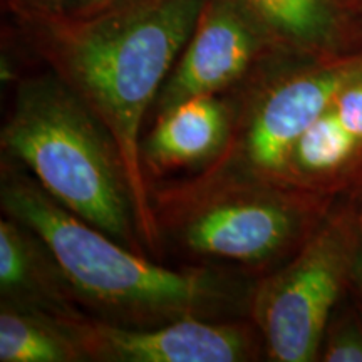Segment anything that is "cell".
Wrapping results in <instances>:
<instances>
[{"instance_id":"obj_1","label":"cell","mask_w":362,"mask_h":362,"mask_svg":"<svg viewBox=\"0 0 362 362\" xmlns=\"http://www.w3.org/2000/svg\"><path fill=\"white\" fill-rule=\"evenodd\" d=\"M205 0H129L89 17L11 12L21 37L115 139L143 243L160 226L141 160V124L192 34Z\"/></svg>"},{"instance_id":"obj_2","label":"cell","mask_w":362,"mask_h":362,"mask_svg":"<svg viewBox=\"0 0 362 362\" xmlns=\"http://www.w3.org/2000/svg\"><path fill=\"white\" fill-rule=\"evenodd\" d=\"M0 202L7 216L45 243L76 298L110 315L107 322L149 327L216 314L235 300L233 284L206 269L153 264L71 214L21 165L4 163Z\"/></svg>"},{"instance_id":"obj_3","label":"cell","mask_w":362,"mask_h":362,"mask_svg":"<svg viewBox=\"0 0 362 362\" xmlns=\"http://www.w3.org/2000/svg\"><path fill=\"white\" fill-rule=\"evenodd\" d=\"M2 146L71 214L136 252L144 247L115 139L51 69L17 86Z\"/></svg>"},{"instance_id":"obj_4","label":"cell","mask_w":362,"mask_h":362,"mask_svg":"<svg viewBox=\"0 0 362 362\" xmlns=\"http://www.w3.org/2000/svg\"><path fill=\"white\" fill-rule=\"evenodd\" d=\"M158 226L170 223L175 237L197 255L262 265L277 257L300 226V211L270 181L240 173L205 180L175 198Z\"/></svg>"},{"instance_id":"obj_5","label":"cell","mask_w":362,"mask_h":362,"mask_svg":"<svg viewBox=\"0 0 362 362\" xmlns=\"http://www.w3.org/2000/svg\"><path fill=\"white\" fill-rule=\"evenodd\" d=\"M275 54L252 72L259 84L240 141L242 173L272 181L287 173L304 131L327 110L344 86L362 71V51L330 57Z\"/></svg>"},{"instance_id":"obj_6","label":"cell","mask_w":362,"mask_h":362,"mask_svg":"<svg viewBox=\"0 0 362 362\" xmlns=\"http://www.w3.org/2000/svg\"><path fill=\"white\" fill-rule=\"evenodd\" d=\"M354 253L341 226L324 230L252 297V314L270 359L309 362L319 356L329 315L352 270Z\"/></svg>"},{"instance_id":"obj_7","label":"cell","mask_w":362,"mask_h":362,"mask_svg":"<svg viewBox=\"0 0 362 362\" xmlns=\"http://www.w3.org/2000/svg\"><path fill=\"white\" fill-rule=\"evenodd\" d=\"M282 51L237 0H205L156 98V115L192 98L215 96ZM285 54V52H284Z\"/></svg>"},{"instance_id":"obj_8","label":"cell","mask_w":362,"mask_h":362,"mask_svg":"<svg viewBox=\"0 0 362 362\" xmlns=\"http://www.w3.org/2000/svg\"><path fill=\"white\" fill-rule=\"evenodd\" d=\"M86 359L115 362H240L257 354L255 334L245 324L185 317L129 327L79 317L71 322Z\"/></svg>"},{"instance_id":"obj_9","label":"cell","mask_w":362,"mask_h":362,"mask_svg":"<svg viewBox=\"0 0 362 362\" xmlns=\"http://www.w3.org/2000/svg\"><path fill=\"white\" fill-rule=\"evenodd\" d=\"M280 51L330 57L359 52L361 13L344 0H237Z\"/></svg>"},{"instance_id":"obj_10","label":"cell","mask_w":362,"mask_h":362,"mask_svg":"<svg viewBox=\"0 0 362 362\" xmlns=\"http://www.w3.org/2000/svg\"><path fill=\"white\" fill-rule=\"evenodd\" d=\"M0 293L2 302L57 319L83 317L76 296L45 243L21 221H0Z\"/></svg>"},{"instance_id":"obj_11","label":"cell","mask_w":362,"mask_h":362,"mask_svg":"<svg viewBox=\"0 0 362 362\" xmlns=\"http://www.w3.org/2000/svg\"><path fill=\"white\" fill-rule=\"evenodd\" d=\"M230 111L215 96L192 98L168 107L141 141L143 166L151 171L200 165L228 141Z\"/></svg>"},{"instance_id":"obj_12","label":"cell","mask_w":362,"mask_h":362,"mask_svg":"<svg viewBox=\"0 0 362 362\" xmlns=\"http://www.w3.org/2000/svg\"><path fill=\"white\" fill-rule=\"evenodd\" d=\"M72 320L2 302L0 309V361L78 362L86 361Z\"/></svg>"},{"instance_id":"obj_13","label":"cell","mask_w":362,"mask_h":362,"mask_svg":"<svg viewBox=\"0 0 362 362\" xmlns=\"http://www.w3.org/2000/svg\"><path fill=\"white\" fill-rule=\"evenodd\" d=\"M359 141L339 117L334 103L297 139L288 160V171L300 175H329L342 168L356 153Z\"/></svg>"},{"instance_id":"obj_14","label":"cell","mask_w":362,"mask_h":362,"mask_svg":"<svg viewBox=\"0 0 362 362\" xmlns=\"http://www.w3.org/2000/svg\"><path fill=\"white\" fill-rule=\"evenodd\" d=\"M322 361L362 362V330L352 320L341 322L322 341Z\"/></svg>"},{"instance_id":"obj_15","label":"cell","mask_w":362,"mask_h":362,"mask_svg":"<svg viewBox=\"0 0 362 362\" xmlns=\"http://www.w3.org/2000/svg\"><path fill=\"white\" fill-rule=\"evenodd\" d=\"M339 117L362 144V71L344 86L334 99Z\"/></svg>"},{"instance_id":"obj_16","label":"cell","mask_w":362,"mask_h":362,"mask_svg":"<svg viewBox=\"0 0 362 362\" xmlns=\"http://www.w3.org/2000/svg\"><path fill=\"white\" fill-rule=\"evenodd\" d=\"M84 0H4L8 12H42L64 13L76 11Z\"/></svg>"},{"instance_id":"obj_17","label":"cell","mask_w":362,"mask_h":362,"mask_svg":"<svg viewBox=\"0 0 362 362\" xmlns=\"http://www.w3.org/2000/svg\"><path fill=\"white\" fill-rule=\"evenodd\" d=\"M124 2H129V0H84V2L71 13L81 17L96 16V13H101L104 11H107V8H112L116 6H121V4Z\"/></svg>"},{"instance_id":"obj_18","label":"cell","mask_w":362,"mask_h":362,"mask_svg":"<svg viewBox=\"0 0 362 362\" xmlns=\"http://www.w3.org/2000/svg\"><path fill=\"white\" fill-rule=\"evenodd\" d=\"M351 275H354L357 285H359L361 292H362V243L361 247L357 248L354 253V260H352V270Z\"/></svg>"},{"instance_id":"obj_19","label":"cell","mask_w":362,"mask_h":362,"mask_svg":"<svg viewBox=\"0 0 362 362\" xmlns=\"http://www.w3.org/2000/svg\"><path fill=\"white\" fill-rule=\"evenodd\" d=\"M344 2H346L347 6H351L352 8H354V11L361 13V0H344ZM361 16H362V13H361Z\"/></svg>"},{"instance_id":"obj_20","label":"cell","mask_w":362,"mask_h":362,"mask_svg":"<svg viewBox=\"0 0 362 362\" xmlns=\"http://www.w3.org/2000/svg\"><path fill=\"white\" fill-rule=\"evenodd\" d=\"M361 13H362V0H361Z\"/></svg>"}]
</instances>
